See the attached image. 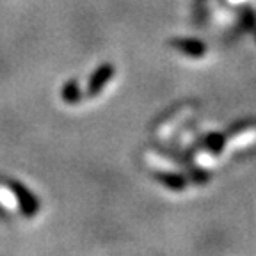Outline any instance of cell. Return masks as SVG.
I'll return each mask as SVG.
<instances>
[{
	"mask_svg": "<svg viewBox=\"0 0 256 256\" xmlns=\"http://www.w3.org/2000/svg\"><path fill=\"white\" fill-rule=\"evenodd\" d=\"M8 188L12 192V196H14L16 203H18L22 216L27 217V219H32V217H36L38 214H40V210H41L40 198H38L27 185H24L18 180H9Z\"/></svg>",
	"mask_w": 256,
	"mask_h": 256,
	"instance_id": "cell-1",
	"label": "cell"
},
{
	"mask_svg": "<svg viewBox=\"0 0 256 256\" xmlns=\"http://www.w3.org/2000/svg\"><path fill=\"white\" fill-rule=\"evenodd\" d=\"M114 75H116L114 64H110V62L100 64V66L91 73V76H89V80H88V88H86L88 98H94V96L100 94V92L105 89V86L108 84V80H110Z\"/></svg>",
	"mask_w": 256,
	"mask_h": 256,
	"instance_id": "cell-2",
	"label": "cell"
},
{
	"mask_svg": "<svg viewBox=\"0 0 256 256\" xmlns=\"http://www.w3.org/2000/svg\"><path fill=\"white\" fill-rule=\"evenodd\" d=\"M172 48H176L178 52L185 54L188 57H203L206 54V44L200 40H192V38H174V40L169 41Z\"/></svg>",
	"mask_w": 256,
	"mask_h": 256,
	"instance_id": "cell-3",
	"label": "cell"
},
{
	"mask_svg": "<svg viewBox=\"0 0 256 256\" xmlns=\"http://www.w3.org/2000/svg\"><path fill=\"white\" fill-rule=\"evenodd\" d=\"M153 178L172 192H182L187 188V180L182 174H176V172H155Z\"/></svg>",
	"mask_w": 256,
	"mask_h": 256,
	"instance_id": "cell-4",
	"label": "cell"
},
{
	"mask_svg": "<svg viewBox=\"0 0 256 256\" xmlns=\"http://www.w3.org/2000/svg\"><path fill=\"white\" fill-rule=\"evenodd\" d=\"M60 98L66 105H78L84 98L82 94V89H80V84L76 78H70L64 82L62 89H60Z\"/></svg>",
	"mask_w": 256,
	"mask_h": 256,
	"instance_id": "cell-5",
	"label": "cell"
},
{
	"mask_svg": "<svg viewBox=\"0 0 256 256\" xmlns=\"http://www.w3.org/2000/svg\"><path fill=\"white\" fill-rule=\"evenodd\" d=\"M224 142H226V137L222 134H214V136H208L206 137V148L214 153H220L224 148Z\"/></svg>",
	"mask_w": 256,
	"mask_h": 256,
	"instance_id": "cell-6",
	"label": "cell"
}]
</instances>
